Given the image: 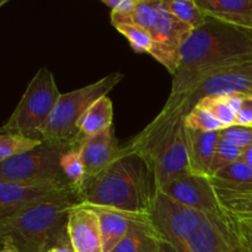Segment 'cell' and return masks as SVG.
Wrapping results in <instances>:
<instances>
[{"mask_svg": "<svg viewBox=\"0 0 252 252\" xmlns=\"http://www.w3.org/2000/svg\"><path fill=\"white\" fill-rule=\"evenodd\" d=\"M70 191H74L73 187L64 177L32 182L0 181V220L37 202Z\"/></svg>", "mask_w": 252, "mask_h": 252, "instance_id": "8fae6325", "label": "cell"}, {"mask_svg": "<svg viewBox=\"0 0 252 252\" xmlns=\"http://www.w3.org/2000/svg\"><path fill=\"white\" fill-rule=\"evenodd\" d=\"M162 252H176V251H175L171 246L164 245V248H162Z\"/></svg>", "mask_w": 252, "mask_h": 252, "instance_id": "74e56055", "label": "cell"}, {"mask_svg": "<svg viewBox=\"0 0 252 252\" xmlns=\"http://www.w3.org/2000/svg\"><path fill=\"white\" fill-rule=\"evenodd\" d=\"M185 128L202 130V132H219L224 129V126L213 117L206 108L196 105L184 117Z\"/></svg>", "mask_w": 252, "mask_h": 252, "instance_id": "4316f807", "label": "cell"}, {"mask_svg": "<svg viewBox=\"0 0 252 252\" xmlns=\"http://www.w3.org/2000/svg\"><path fill=\"white\" fill-rule=\"evenodd\" d=\"M61 95L53 73L42 66L30 80L9 120L0 127V133H20L41 139L42 128Z\"/></svg>", "mask_w": 252, "mask_h": 252, "instance_id": "5b68a950", "label": "cell"}, {"mask_svg": "<svg viewBox=\"0 0 252 252\" xmlns=\"http://www.w3.org/2000/svg\"><path fill=\"white\" fill-rule=\"evenodd\" d=\"M245 96L246 95H243V94H230V95H224V97H225L226 102H228V105L230 106L231 110L234 111V113L238 115V112L241 108V105H243V101Z\"/></svg>", "mask_w": 252, "mask_h": 252, "instance_id": "836d02e7", "label": "cell"}, {"mask_svg": "<svg viewBox=\"0 0 252 252\" xmlns=\"http://www.w3.org/2000/svg\"><path fill=\"white\" fill-rule=\"evenodd\" d=\"M157 187L150 167L137 155H118L78 192L79 204L106 207L127 213H150Z\"/></svg>", "mask_w": 252, "mask_h": 252, "instance_id": "7a4b0ae2", "label": "cell"}, {"mask_svg": "<svg viewBox=\"0 0 252 252\" xmlns=\"http://www.w3.org/2000/svg\"><path fill=\"white\" fill-rule=\"evenodd\" d=\"M230 94L252 96V62L213 71L199 79L189 90L176 96L184 100L189 113L202 98Z\"/></svg>", "mask_w": 252, "mask_h": 252, "instance_id": "30bf717a", "label": "cell"}, {"mask_svg": "<svg viewBox=\"0 0 252 252\" xmlns=\"http://www.w3.org/2000/svg\"><path fill=\"white\" fill-rule=\"evenodd\" d=\"M138 4V0H120L117 7L111 11L112 16H127L132 14Z\"/></svg>", "mask_w": 252, "mask_h": 252, "instance_id": "d6a6232c", "label": "cell"}, {"mask_svg": "<svg viewBox=\"0 0 252 252\" xmlns=\"http://www.w3.org/2000/svg\"><path fill=\"white\" fill-rule=\"evenodd\" d=\"M0 252H20L11 243H2Z\"/></svg>", "mask_w": 252, "mask_h": 252, "instance_id": "8d00e7d4", "label": "cell"}, {"mask_svg": "<svg viewBox=\"0 0 252 252\" xmlns=\"http://www.w3.org/2000/svg\"><path fill=\"white\" fill-rule=\"evenodd\" d=\"M88 207L93 208L97 213L98 219H100L103 252H112L115 250L116 246L127 235L132 221L143 216V214L127 213V212L106 208V207Z\"/></svg>", "mask_w": 252, "mask_h": 252, "instance_id": "ffe728a7", "label": "cell"}, {"mask_svg": "<svg viewBox=\"0 0 252 252\" xmlns=\"http://www.w3.org/2000/svg\"><path fill=\"white\" fill-rule=\"evenodd\" d=\"M235 125L252 127V96L246 95L244 97L240 111L236 115Z\"/></svg>", "mask_w": 252, "mask_h": 252, "instance_id": "1f68e13d", "label": "cell"}, {"mask_svg": "<svg viewBox=\"0 0 252 252\" xmlns=\"http://www.w3.org/2000/svg\"><path fill=\"white\" fill-rule=\"evenodd\" d=\"M197 105L206 108L225 128L235 125L236 115L228 105L224 96H208V97L202 98Z\"/></svg>", "mask_w": 252, "mask_h": 252, "instance_id": "83f0119b", "label": "cell"}, {"mask_svg": "<svg viewBox=\"0 0 252 252\" xmlns=\"http://www.w3.org/2000/svg\"><path fill=\"white\" fill-rule=\"evenodd\" d=\"M158 191H162L185 206L197 209L204 214H224L209 176L189 172L172 180Z\"/></svg>", "mask_w": 252, "mask_h": 252, "instance_id": "7c38bea8", "label": "cell"}, {"mask_svg": "<svg viewBox=\"0 0 252 252\" xmlns=\"http://www.w3.org/2000/svg\"><path fill=\"white\" fill-rule=\"evenodd\" d=\"M244 149L236 147V145L231 144L228 140L221 139L219 140L218 147H217L216 154H214L213 161H212L211 166V176L219 171L223 167L228 166V165L233 164V162L238 161L243 158Z\"/></svg>", "mask_w": 252, "mask_h": 252, "instance_id": "f1b7e54d", "label": "cell"}, {"mask_svg": "<svg viewBox=\"0 0 252 252\" xmlns=\"http://www.w3.org/2000/svg\"><path fill=\"white\" fill-rule=\"evenodd\" d=\"M68 236L74 252H103L100 219L90 207L78 203L71 209Z\"/></svg>", "mask_w": 252, "mask_h": 252, "instance_id": "5bb4252c", "label": "cell"}, {"mask_svg": "<svg viewBox=\"0 0 252 252\" xmlns=\"http://www.w3.org/2000/svg\"><path fill=\"white\" fill-rule=\"evenodd\" d=\"M248 62H252V30L209 17L182 46L170 94L179 95L213 71Z\"/></svg>", "mask_w": 252, "mask_h": 252, "instance_id": "6da1fadb", "label": "cell"}, {"mask_svg": "<svg viewBox=\"0 0 252 252\" xmlns=\"http://www.w3.org/2000/svg\"><path fill=\"white\" fill-rule=\"evenodd\" d=\"M120 149L113 126L86 139L80 147L86 169V180L96 176L112 164L118 158Z\"/></svg>", "mask_w": 252, "mask_h": 252, "instance_id": "2e32d148", "label": "cell"}, {"mask_svg": "<svg viewBox=\"0 0 252 252\" xmlns=\"http://www.w3.org/2000/svg\"><path fill=\"white\" fill-rule=\"evenodd\" d=\"M219 134L221 139L228 140L229 143L244 150L252 145V127L248 126L234 125L219 130Z\"/></svg>", "mask_w": 252, "mask_h": 252, "instance_id": "f546056e", "label": "cell"}, {"mask_svg": "<svg viewBox=\"0 0 252 252\" xmlns=\"http://www.w3.org/2000/svg\"><path fill=\"white\" fill-rule=\"evenodd\" d=\"M155 7L157 20L150 30L153 46L149 54L174 75L179 68L182 46L193 30L177 20L167 10L164 0H155Z\"/></svg>", "mask_w": 252, "mask_h": 252, "instance_id": "9c48e42d", "label": "cell"}, {"mask_svg": "<svg viewBox=\"0 0 252 252\" xmlns=\"http://www.w3.org/2000/svg\"><path fill=\"white\" fill-rule=\"evenodd\" d=\"M123 78V74L115 71L84 88L62 94L42 128L41 139L49 144L70 147L86 111L94 102L107 96Z\"/></svg>", "mask_w": 252, "mask_h": 252, "instance_id": "277c9868", "label": "cell"}, {"mask_svg": "<svg viewBox=\"0 0 252 252\" xmlns=\"http://www.w3.org/2000/svg\"><path fill=\"white\" fill-rule=\"evenodd\" d=\"M6 2H7V0H0V7L4 6V5L6 4Z\"/></svg>", "mask_w": 252, "mask_h": 252, "instance_id": "f35d334b", "label": "cell"}, {"mask_svg": "<svg viewBox=\"0 0 252 252\" xmlns=\"http://www.w3.org/2000/svg\"><path fill=\"white\" fill-rule=\"evenodd\" d=\"M42 144L43 142L41 139L26 137L20 133H0V162L31 152Z\"/></svg>", "mask_w": 252, "mask_h": 252, "instance_id": "d4e9b609", "label": "cell"}, {"mask_svg": "<svg viewBox=\"0 0 252 252\" xmlns=\"http://www.w3.org/2000/svg\"><path fill=\"white\" fill-rule=\"evenodd\" d=\"M214 187H239L252 184V171L243 159L223 167L211 176Z\"/></svg>", "mask_w": 252, "mask_h": 252, "instance_id": "7402d4cb", "label": "cell"}, {"mask_svg": "<svg viewBox=\"0 0 252 252\" xmlns=\"http://www.w3.org/2000/svg\"><path fill=\"white\" fill-rule=\"evenodd\" d=\"M241 159L245 161V164L250 167L251 171H252V145L251 147H249L248 149L244 150V154H243V158H241Z\"/></svg>", "mask_w": 252, "mask_h": 252, "instance_id": "e575fe53", "label": "cell"}, {"mask_svg": "<svg viewBox=\"0 0 252 252\" xmlns=\"http://www.w3.org/2000/svg\"><path fill=\"white\" fill-rule=\"evenodd\" d=\"M113 27L128 39L135 53H150L153 41L149 31L134 24H118Z\"/></svg>", "mask_w": 252, "mask_h": 252, "instance_id": "484cf974", "label": "cell"}, {"mask_svg": "<svg viewBox=\"0 0 252 252\" xmlns=\"http://www.w3.org/2000/svg\"><path fill=\"white\" fill-rule=\"evenodd\" d=\"M186 115L184 100L180 96L170 95L159 115L128 144L121 147L118 155H137L144 160L153 171L160 155L169 147L179 128L184 125Z\"/></svg>", "mask_w": 252, "mask_h": 252, "instance_id": "8992f818", "label": "cell"}, {"mask_svg": "<svg viewBox=\"0 0 252 252\" xmlns=\"http://www.w3.org/2000/svg\"><path fill=\"white\" fill-rule=\"evenodd\" d=\"M184 252H248L231 226L225 213L207 214L203 223L192 234Z\"/></svg>", "mask_w": 252, "mask_h": 252, "instance_id": "4fadbf2b", "label": "cell"}, {"mask_svg": "<svg viewBox=\"0 0 252 252\" xmlns=\"http://www.w3.org/2000/svg\"><path fill=\"white\" fill-rule=\"evenodd\" d=\"M113 103L108 96H103L94 102L85 112L79 125V132L69 149H80L86 139L107 129L112 126Z\"/></svg>", "mask_w": 252, "mask_h": 252, "instance_id": "44dd1931", "label": "cell"}, {"mask_svg": "<svg viewBox=\"0 0 252 252\" xmlns=\"http://www.w3.org/2000/svg\"><path fill=\"white\" fill-rule=\"evenodd\" d=\"M191 172L186 134L184 125L179 128L169 147L164 150L153 167V176L157 189H161L177 177Z\"/></svg>", "mask_w": 252, "mask_h": 252, "instance_id": "9a60e30c", "label": "cell"}, {"mask_svg": "<svg viewBox=\"0 0 252 252\" xmlns=\"http://www.w3.org/2000/svg\"><path fill=\"white\" fill-rule=\"evenodd\" d=\"M61 170L74 191H80L86 181V169L80 149H66L61 157Z\"/></svg>", "mask_w": 252, "mask_h": 252, "instance_id": "603a6c76", "label": "cell"}, {"mask_svg": "<svg viewBox=\"0 0 252 252\" xmlns=\"http://www.w3.org/2000/svg\"><path fill=\"white\" fill-rule=\"evenodd\" d=\"M79 203L75 191L51 197L0 220V246L11 243L20 252H48L70 244L68 219Z\"/></svg>", "mask_w": 252, "mask_h": 252, "instance_id": "3957f363", "label": "cell"}, {"mask_svg": "<svg viewBox=\"0 0 252 252\" xmlns=\"http://www.w3.org/2000/svg\"><path fill=\"white\" fill-rule=\"evenodd\" d=\"M208 17L252 30V0H196Z\"/></svg>", "mask_w": 252, "mask_h": 252, "instance_id": "d6986e66", "label": "cell"}, {"mask_svg": "<svg viewBox=\"0 0 252 252\" xmlns=\"http://www.w3.org/2000/svg\"><path fill=\"white\" fill-rule=\"evenodd\" d=\"M0 248H1V246H0Z\"/></svg>", "mask_w": 252, "mask_h": 252, "instance_id": "ab89813d", "label": "cell"}, {"mask_svg": "<svg viewBox=\"0 0 252 252\" xmlns=\"http://www.w3.org/2000/svg\"><path fill=\"white\" fill-rule=\"evenodd\" d=\"M226 216L230 220L233 229L238 234L240 241L245 246L246 251L252 252V218L234 217L230 214H226Z\"/></svg>", "mask_w": 252, "mask_h": 252, "instance_id": "4dcf8cb0", "label": "cell"}, {"mask_svg": "<svg viewBox=\"0 0 252 252\" xmlns=\"http://www.w3.org/2000/svg\"><path fill=\"white\" fill-rule=\"evenodd\" d=\"M185 134L191 172L211 177L212 161L220 140L219 132H202L185 128Z\"/></svg>", "mask_w": 252, "mask_h": 252, "instance_id": "e0dca14e", "label": "cell"}, {"mask_svg": "<svg viewBox=\"0 0 252 252\" xmlns=\"http://www.w3.org/2000/svg\"><path fill=\"white\" fill-rule=\"evenodd\" d=\"M66 149L69 148L43 142L31 152L10 158L0 162V181L32 182L64 177L61 157Z\"/></svg>", "mask_w": 252, "mask_h": 252, "instance_id": "ba28073f", "label": "cell"}, {"mask_svg": "<svg viewBox=\"0 0 252 252\" xmlns=\"http://www.w3.org/2000/svg\"><path fill=\"white\" fill-rule=\"evenodd\" d=\"M164 1L167 10L177 20L192 30L201 27L209 19L197 5L196 0H164Z\"/></svg>", "mask_w": 252, "mask_h": 252, "instance_id": "cb8c5ba5", "label": "cell"}, {"mask_svg": "<svg viewBox=\"0 0 252 252\" xmlns=\"http://www.w3.org/2000/svg\"><path fill=\"white\" fill-rule=\"evenodd\" d=\"M48 252H74L73 248H71L70 244H66V245H61L57 246V248L51 249Z\"/></svg>", "mask_w": 252, "mask_h": 252, "instance_id": "d590c367", "label": "cell"}, {"mask_svg": "<svg viewBox=\"0 0 252 252\" xmlns=\"http://www.w3.org/2000/svg\"><path fill=\"white\" fill-rule=\"evenodd\" d=\"M164 245L166 244L148 213L132 221L127 235L112 252H162Z\"/></svg>", "mask_w": 252, "mask_h": 252, "instance_id": "ac0fdd59", "label": "cell"}, {"mask_svg": "<svg viewBox=\"0 0 252 252\" xmlns=\"http://www.w3.org/2000/svg\"><path fill=\"white\" fill-rule=\"evenodd\" d=\"M150 216L164 243L176 252H184L189 238L203 223L207 214L157 189Z\"/></svg>", "mask_w": 252, "mask_h": 252, "instance_id": "52a82bcc", "label": "cell"}]
</instances>
